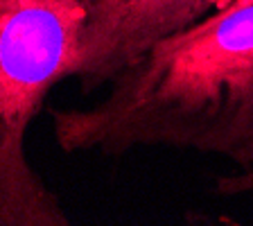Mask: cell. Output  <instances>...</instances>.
<instances>
[{"mask_svg":"<svg viewBox=\"0 0 253 226\" xmlns=\"http://www.w3.org/2000/svg\"><path fill=\"white\" fill-rule=\"evenodd\" d=\"M88 104L47 111L59 152H179L253 168V0H233L138 54Z\"/></svg>","mask_w":253,"mask_h":226,"instance_id":"1","label":"cell"},{"mask_svg":"<svg viewBox=\"0 0 253 226\" xmlns=\"http://www.w3.org/2000/svg\"><path fill=\"white\" fill-rule=\"evenodd\" d=\"M95 0H0V226H70L30 156V136L61 82L75 79Z\"/></svg>","mask_w":253,"mask_h":226,"instance_id":"2","label":"cell"},{"mask_svg":"<svg viewBox=\"0 0 253 226\" xmlns=\"http://www.w3.org/2000/svg\"><path fill=\"white\" fill-rule=\"evenodd\" d=\"M212 195L221 199H253V168L221 170L212 179Z\"/></svg>","mask_w":253,"mask_h":226,"instance_id":"4","label":"cell"},{"mask_svg":"<svg viewBox=\"0 0 253 226\" xmlns=\"http://www.w3.org/2000/svg\"><path fill=\"white\" fill-rule=\"evenodd\" d=\"M233 0H95L75 75L79 93L90 97L138 54L228 7Z\"/></svg>","mask_w":253,"mask_h":226,"instance_id":"3","label":"cell"}]
</instances>
